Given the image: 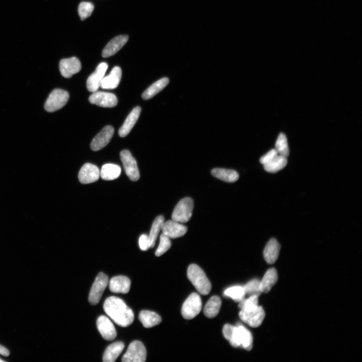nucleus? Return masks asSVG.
I'll return each mask as SVG.
<instances>
[{
  "label": "nucleus",
  "instance_id": "nucleus-25",
  "mask_svg": "<svg viewBox=\"0 0 362 362\" xmlns=\"http://www.w3.org/2000/svg\"><path fill=\"white\" fill-rule=\"evenodd\" d=\"M139 319L145 328H151L161 322V317L156 313L148 310H142L139 315Z\"/></svg>",
  "mask_w": 362,
  "mask_h": 362
},
{
  "label": "nucleus",
  "instance_id": "nucleus-6",
  "mask_svg": "<svg viewBox=\"0 0 362 362\" xmlns=\"http://www.w3.org/2000/svg\"><path fill=\"white\" fill-rule=\"evenodd\" d=\"M146 350L143 343L138 340L132 341L122 358L123 362H144L146 360Z\"/></svg>",
  "mask_w": 362,
  "mask_h": 362
},
{
  "label": "nucleus",
  "instance_id": "nucleus-22",
  "mask_svg": "<svg viewBox=\"0 0 362 362\" xmlns=\"http://www.w3.org/2000/svg\"><path fill=\"white\" fill-rule=\"evenodd\" d=\"M278 279L277 272L275 268L269 269L260 281V289L262 293H267L276 284Z\"/></svg>",
  "mask_w": 362,
  "mask_h": 362
},
{
  "label": "nucleus",
  "instance_id": "nucleus-39",
  "mask_svg": "<svg viewBox=\"0 0 362 362\" xmlns=\"http://www.w3.org/2000/svg\"><path fill=\"white\" fill-rule=\"evenodd\" d=\"M139 245L140 249L143 251L151 248L149 237L146 235H141L139 239Z\"/></svg>",
  "mask_w": 362,
  "mask_h": 362
},
{
  "label": "nucleus",
  "instance_id": "nucleus-32",
  "mask_svg": "<svg viewBox=\"0 0 362 362\" xmlns=\"http://www.w3.org/2000/svg\"><path fill=\"white\" fill-rule=\"evenodd\" d=\"M259 307L258 296L253 295L247 299L244 298L239 302V308L241 310L250 312L256 309Z\"/></svg>",
  "mask_w": 362,
  "mask_h": 362
},
{
  "label": "nucleus",
  "instance_id": "nucleus-38",
  "mask_svg": "<svg viewBox=\"0 0 362 362\" xmlns=\"http://www.w3.org/2000/svg\"><path fill=\"white\" fill-rule=\"evenodd\" d=\"M278 155V153L277 150L275 149H272L267 154L261 157L260 160V162L265 165L272 160Z\"/></svg>",
  "mask_w": 362,
  "mask_h": 362
},
{
  "label": "nucleus",
  "instance_id": "nucleus-29",
  "mask_svg": "<svg viewBox=\"0 0 362 362\" xmlns=\"http://www.w3.org/2000/svg\"><path fill=\"white\" fill-rule=\"evenodd\" d=\"M239 338L241 346L247 350H251L253 346V338L251 332L242 325H238Z\"/></svg>",
  "mask_w": 362,
  "mask_h": 362
},
{
  "label": "nucleus",
  "instance_id": "nucleus-30",
  "mask_svg": "<svg viewBox=\"0 0 362 362\" xmlns=\"http://www.w3.org/2000/svg\"><path fill=\"white\" fill-rule=\"evenodd\" d=\"M287 162L286 157L278 154L270 162L264 165V168L267 172L276 173L284 168Z\"/></svg>",
  "mask_w": 362,
  "mask_h": 362
},
{
  "label": "nucleus",
  "instance_id": "nucleus-20",
  "mask_svg": "<svg viewBox=\"0 0 362 362\" xmlns=\"http://www.w3.org/2000/svg\"><path fill=\"white\" fill-rule=\"evenodd\" d=\"M281 246L275 239H271L264 251V258L269 264H274L278 259Z\"/></svg>",
  "mask_w": 362,
  "mask_h": 362
},
{
  "label": "nucleus",
  "instance_id": "nucleus-10",
  "mask_svg": "<svg viewBox=\"0 0 362 362\" xmlns=\"http://www.w3.org/2000/svg\"><path fill=\"white\" fill-rule=\"evenodd\" d=\"M239 316L242 320L249 326L256 328L262 324L265 317V312L263 307L259 306L256 309L250 312L241 310Z\"/></svg>",
  "mask_w": 362,
  "mask_h": 362
},
{
  "label": "nucleus",
  "instance_id": "nucleus-13",
  "mask_svg": "<svg viewBox=\"0 0 362 362\" xmlns=\"http://www.w3.org/2000/svg\"><path fill=\"white\" fill-rule=\"evenodd\" d=\"M114 133L112 126H105L93 139L91 148L93 151H98L105 147L110 141Z\"/></svg>",
  "mask_w": 362,
  "mask_h": 362
},
{
  "label": "nucleus",
  "instance_id": "nucleus-16",
  "mask_svg": "<svg viewBox=\"0 0 362 362\" xmlns=\"http://www.w3.org/2000/svg\"><path fill=\"white\" fill-rule=\"evenodd\" d=\"M97 325L99 331L104 339L113 340L116 338V329L107 317L104 315L99 316L97 321Z\"/></svg>",
  "mask_w": 362,
  "mask_h": 362
},
{
  "label": "nucleus",
  "instance_id": "nucleus-34",
  "mask_svg": "<svg viewBox=\"0 0 362 362\" xmlns=\"http://www.w3.org/2000/svg\"><path fill=\"white\" fill-rule=\"evenodd\" d=\"M225 296L230 297L236 302H240L245 297L246 294L243 287L234 286L225 290Z\"/></svg>",
  "mask_w": 362,
  "mask_h": 362
},
{
  "label": "nucleus",
  "instance_id": "nucleus-15",
  "mask_svg": "<svg viewBox=\"0 0 362 362\" xmlns=\"http://www.w3.org/2000/svg\"><path fill=\"white\" fill-rule=\"evenodd\" d=\"M81 68V63L76 57L63 59L60 63V71L65 78H71L74 75L78 73Z\"/></svg>",
  "mask_w": 362,
  "mask_h": 362
},
{
  "label": "nucleus",
  "instance_id": "nucleus-2",
  "mask_svg": "<svg viewBox=\"0 0 362 362\" xmlns=\"http://www.w3.org/2000/svg\"><path fill=\"white\" fill-rule=\"evenodd\" d=\"M188 277L198 292L203 295H208L212 290V284L204 270L196 264L188 268Z\"/></svg>",
  "mask_w": 362,
  "mask_h": 362
},
{
  "label": "nucleus",
  "instance_id": "nucleus-35",
  "mask_svg": "<svg viewBox=\"0 0 362 362\" xmlns=\"http://www.w3.org/2000/svg\"><path fill=\"white\" fill-rule=\"evenodd\" d=\"M243 287L246 295L249 296L256 295L259 297L262 293L260 289V281L258 279L250 281Z\"/></svg>",
  "mask_w": 362,
  "mask_h": 362
},
{
  "label": "nucleus",
  "instance_id": "nucleus-11",
  "mask_svg": "<svg viewBox=\"0 0 362 362\" xmlns=\"http://www.w3.org/2000/svg\"><path fill=\"white\" fill-rule=\"evenodd\" d=\"M100 176L99 168L94 164L87 163L80 169L78 176L81 184L87 185L96 182Z\"/></svg>",
  "mask_w": 362,
  "mask_h": 362
},
{
  "label": "nucleus",
  "instance_id": "nucleus-40",
  "mask_svg": "<svg viewBox=\"0 0 362 362\" xmlns=\"http://www.w3.org/2000/svg\"><path fill=\"white\" fill-rule=\"evenodd\" d=\"M235 328V326H233L230 324H227L225 325V326L223 327V333L225 336V337L229 341V340L231 339L234 329Z\"/></svg>",
  "mask_w": 362,
  "mask_h": 362
},
{
  "label": "nucleus",
  "instance_id": "nucleus-42",
  "mask_svg": "<svg viewBox=\"0 0 362 362\" xmlns=\"http://www.w3.org/2000/svg\"><path fill=\"white\" fill-rule=\"evenodd\" d=\"M5 361H5L4 360L0 358V362H5Z\"/></svg>",
  "mask_w": 362,
  "mask_h": 362
},
{
  "label": "nucleus",
  "instance_id": "nucleus-41",
  "mask_svg": "<svg viewBox=\"0 0 362 362\" xmlns=\"http://www.w3.org/2000/svg\"><path fill=\"white\" fill-rule=\"evenodd\" d=\"M0 354L5 356H9L10 355V352L8 348L0 344Z\"/></svg>",
  "mask_w": 362,
  "mask_h": 362
},
{
  "label": "nucleus",
  "instance_id": "nucleus-27",
  "mask_svg": "<svg viewBox=\"0 0 362 362\" xmlns=\"http://www.w3.org/2000/svg\"><path fill=\"white\" fill-rule=\"evenodd\" d=\"M169 79L163 78L151 85L142 94L143 99L147 100L153 98L155 95L162 91L168 84Z\"/></svg>",
  "mask_w": 362,
  "mask_h": 362
},
{
  "label": "nucleus",
  "instance_id": "nucleus-26",
  "mask_svg": "<svg viewBox=\"0 0 362 362\" xmlns=\"http://www.w3.org/2000/svg\"><path fill=\"white\" fill-rule=\"evenodd\" d=\"M221 306L222 300L220 297L218 296L212 297L205 307L204 310L205 315L208 318H215L218 315Z\"/></svg>",
  "mask_w": 362,
  "mask_h": 362
},
{
  "label": "nucleus",
  "instance_id": "nucleus-7",
  "mask_svg": "<svg viewBox=\"0 0 362 362\" xmlns=\"http://www.w3.org/2000/svg\"><path fill=\"white\" fill-rule=\"evenodd\" d=\"M108 282V277L106 274L101 272L98 275L89 294V301L91 305H97L100 302Z\"/></svg>",
  "mask_w": 362,
  "mask_h": 362
},
{
  "label": "nucleus",
  "instance_id": "nucleus-3",
  "mask_svg": "<svg viewBox=\"0 0 362 362\" xmlns=\"http://www.w3.org/2000/svg\"><path fill=\"white\" fill-rule=\"evenodd\" d=\"M194 208L192 199L187 198L176 205L171 215L172 220L181 224L188 223L191 219Z\"/></svg>",
  "mask_w": 362,
  "mask_h": 362
},
{
  "label": "nucleus",
  "instance_id": "nucleus-33",
  "mask_svg": "<svg viewBox=\"0 0 362 362\" xmlns=\"http://www.w3.org/2000/svg\"><path fill=\"white\" fill-rule=\"evenodd\" d=\"M275 149L278 154L287 157L289 155L287 139L286 135L281 133L279 135L275 144Z\"/></svg>",
  "mask_w": 362,
  "mask_h": 362
},
{
  "label": "nucleus",
  "instance_id": "nucleus-28",
  "mask_svg": "<svg viewBox=\"0 0 362 362\" xmlns=\"http://www.w3.org/2000/svg\"><path fill=\"white\" fill-rule=\"evenodd\" d=\"M121 172L120 167L115 164L107 163L103 165L100 171V176L102 179L111 180L118 178Z\"/></svg>",
  "mask_w": 362,
  "mask_h": 362
},
{
  "label": "nucleus",
  "instance_id": "nucleus-14",
  "mask_svg": "<svg viewBox=\"0 0 362 362\" xmlns=\"http://www.w3.org/2000/svg\"><path fill=\"white\" fill-rule=\"evenodd\" d=\"M161 231L162 234L170 239H176L184 236L188 232V228L183 224L171 220L164 222Z\"/></svg>",
  "mask_w": 362,
  "mask_h": 362
},
{
  "label": "nucleus",
  "instance_id": "nucleus-36",
  "mask_svg": "<svg viewBox=\"0 0 362 362\" xmlns=\"http://www.w3.org/2000/svg\"><path fill=\"white\" fill-rule=\"evenodd\" d=\"M171 247L170 238L161 234L159 238V244L155 252V256L159 257L167 252Z\"/></svg>",
  "mask_w": 362,
  "mask_h": 362
},
{
  "label": "nucleus",
  "instance_id": "nucleus-12",
  "mask_svg": "<svg viewBox=\"0 0 362 362\" xmlns=\"http://www.w3.org/2000/svg\"><path fill=\"white\" fill-rule=\"evenodd\" d=\"M108 67L107 63H102L98 66L96 71L90 76L87 81V88L89 91L94 93L98 91Z\"/></svg>",
  "mask_w": 362,
  "mask_h": 362
},
{
  "label": "nucleus",
  "instance_id": "nucleus-18",
  "mask_svg": "<svg viewBox=\"0 0 362 362\" xmlns=\"http://www.w3.org/2000/svg\"><path fill=\"white\" fill-rule=\"evenodd\" d=\"M130 280L124 276L113 277L109 282L110 290L115 293L127 294L129 291Z\"/></svg>",
  "mask_w": 362,
  "mask_h": 362
},
{
  "label": "nucleus",
  "instance_id": "nucleus-23",
  "mask_svg": "<svg viewBox=\"0 0 362 362\" xmlns=\"http://www.w3.org/2000/svg\"><path fill=\"white\" fill-rule=\"evenodd\" d=\"M212 174L216 178L228 183H235L239 178L238 172L233 169L216 168L212 170Z\"/></svg>",
  "mask_w": 362,
  "mask_h": 362
},
{
  "label": "nucleus",
  "instance_id": "nucleus-17",
  "mask_svg": "<svg viewBox=\"0 0 362 362\" xmlns=\"http://www.w3.org/2000/svg\"><path fill=\"white\" fill-rule=\"evenodd\" d=\"M127 36H119L112 39L104 49L102 56L104 58L110 57L116 54L126 44Z\"/></svg>",
  "mask_w": 362,
  "mask_h": 362
},
{
  "label": "nucleus",
  "instance_id": "nucleus-24",
  "mask_svg": "<svg viewBox=\"0 0 362 362\" xmlns=\"http://www.w3.org/2000/svg\"><path fill=\"white\" fill-rule=\"evenodd\" d=\"M124 348V344L121 341L114 342L106 349L103 356L104 362H114L121 354Z\"/></svg>",
  "mask_w": 362,
  "mask_h": 362
},
{
  "label": "nucleus",
  "instance_id": "nucleus-8",
  "mask_svg": "<svg viewBox=\"0 0 362 362\" xmlns=\"http://www.w3.org/2000/svg\"><path fill=\"white\" fill-rule=\"evenodd\" d=\"M120 158L125 172L132 181H137L140 177L139 169L135 159L128 150L120 153Z\"/></svg>",
  "mask_w": 362,
  "mask_h": 362
},
{
  "label": "nucleus",
  "instance_id": "nucleus-4",
  "mask_svg": "<svg viewBox=\"0 0 362 362\" xmlns=\"http://www.w3.org/2000/svg\"><path fill=\"white\" fill-rule=\"evenodd\" d=\"M70 98L68 92L59 89H55L50 95L45 103V108L49 112H54L64 107Z\"/></svg>",
  "mask_w": 362,
  "mask_h": 362
},
{
  "label": "nucleus",
  "instance_id": "nucleus-9",
  "mask_svg": "<svg viewBox=\"0 0 362 362\" xmlns=\"http://www.w3.org/2000/svg\"><path fill=\"white\" fill-rule=\"evenodd\" d=\"M89 100L92 104L105 108L114 107L118 104V99L115 95L104 92H94L89 97Z\"/></svg>",
  "mask_w": 362,
  "mask_h": 362
},
{
  "label": "nucleus",
  "instance_id": "nucleus-21",
  "mask_svg": "<svg viewBox=\"0 0 362 362\" xmlns=\"http://www.w3.org/2000/svg\"><path fill=\"white\" fill-rule=\"evenodd\" d=\"M122 76V71L120 67H114L110 74L104 77L100 87L103 89H114L119 85Z\"/></svg>",
  "mask_w": 362,
  "mask_h": 362
},
{
  "label": "nucleus",
  "instance_id": "nucleus-37",
  "mask_svg": "<svg viewBox=\"0 0 362 362\" xmlns=\"http://www.w3.org/2000/svg\"><path fill=\"white\" fill-rule=\"evenodd\" d=\"M94 7L93 5L89 3L83 2L80 4L78 9V13L82 21L90 17L92 14Z\"/></svg>",
  "mask_w": 362,
  "mask_h": 362
},
{
  "label": "nucleus",
  "instance_id": "nucleus-31",
  "mask_svg": "<svg viewBox=\"0 0 362 362\" xmlns=\"http://www.w3.org/2000/svg\"><path fill=\"white\" fill-rule=\"evenodd\" d=\"M164 222L163 217H157L153 222L149 235L151 248L154 247L156 239L159 232L161 230L162 226Z\"/></svg>",
  "mask_w": 362,
  "mask_h": 362
},
{
  "label": "nucleus",
  "instance_id": "nucleus-5",
  "mask_svg": "<svg viewBox=\"0 0 362 362\" xmlns=\"http://www.w3.org/2000/svg\"><path fill=\"white\" fill-rule=\"evenodd\" d=\"M202 309V301L200 296L193 293L184 303L181 312L185 319L191 320L199 315Z\"/></svg>",
  "mask_w": 362,
  "mask_h": 362
},
{
  "label": "nucleus",
  "instance_id": "nucleus-1",
  "mask_svg": "<svg viewBox=\"0 0 362 362\" xmlns=\"http://www.w3.org/2000/svg\"><path fill=\"white\" fill-rule=\"evenodd\" d=\"M103 307L106 313L119 326L127 327L133 323L134 318L133 311L122 299L110 297L104 302Z\"/></svg>",
  "mask_w": 362,
  "mask_h": 362
},
{
  "label": "nucleus",
  "instance_id": "nucleus-19",
  "mask_svg": "<svg viewBox=\"0 0 362 362\" xmlns=\"http://www.w3.org/2000/svg\"><path fill=\"white\" fill-rule=\"evenodd\" d=\"M141 111V109L140 107H136L129 113L123 125L118 131V134L120 137H124L130 133L136 123Z\"/></svg>",
  "mask_w": 362,
  "mask_h": 362
}]
</instances>
